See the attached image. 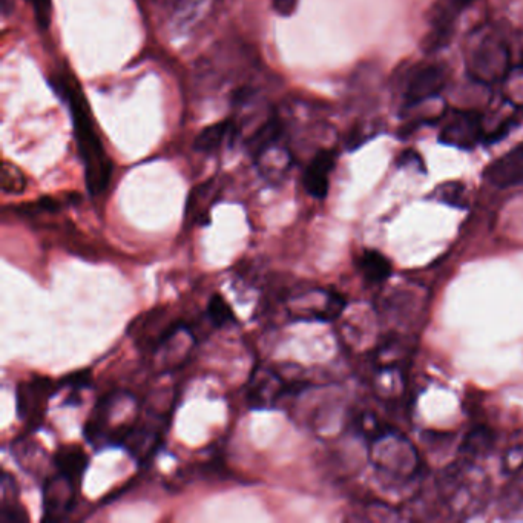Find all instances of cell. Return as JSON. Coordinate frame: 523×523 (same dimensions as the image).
I'll use <instances>...</instances> for the list:
<instances>
[{"mask_svg":"<svg viewBox=\"0 0 523 523\" xmlns=\"http://www.w3.org/2000/svg\"><path fill=\"white\" fill-rule=\"evenodd\" d=\"M333 168H335V154L330 149L316 152L304 172L303 183L307 194L318 200L326 198L329 194L330 172Z\"/></svg>","mask_w":523,"mask_h":523,"instance_id":"12","label":"cell"},{"mask_svg":"<svg viewBox=\"0 0 523 523\" xmlns=\"http://www.w3.org/2000/svg\"><path fill=\"white\" fill-rule=\"evenodd\" d=\"M59 384L60 389L65 387V389L71 390L76 395V393L82 392L83 389H86L91 384V372L89 370H79V372L66 376Z\"/></svg>","mask_w":523,"mask_h":523,"instance_id":"26","label":"cell"},{"mask_svg":"<svg viewBox=\"0 0 523 523\" xmlns=\"http://www.w3.org/2000/svg\"><path fill=\"white\" fill-rule=\"evenodd\" d=\"M484 137L482 117L473 111L450 112L439 134L441 143L464 151L476 148Z\"/></svg>","mask_w":523,"mask_h":523,"instance_id":"6","label":"cell"},{"mask_svg":"<svg viewBox=\"0 0 523 523\" xmlns=\"http://www.w3.org/2000/svg\"><path fill=\"white\" fill-rule=\"evenodd\" d=\"M206 313H208L212 326L217 327V329L226 327L227 324L235 323L234 310H232L231 304L227 303L226 298L220 295V293L212 295Z\"/></svg>","mask_w":523,"mask_h":523,"instance_id":"21","label":"cell"},{"mask_svg":"<svg viewBox=\"0 0 523 523\" xmlns=\"http://www.w3.org/2000/svg\"><path fill=\"white\" fill-rule=\"evenodd\" d=\"M346 307L341 295L333 292H312L298 297L293 306V316L301 320L332 321Z\"/></svg>","mask_w":523,"mask_h":523,"instance_id":"9","label":"cell"},{"mask_svg":"<svg viewBox=\"0 0 523 523\" xmlns=\"http://www.w3.org/2000/svg\"><path fill=\"white\" fill-rule=\"evenodd\" d=\"M504 83L507 99L514 105L523 106V65L511 68Z\"/></svg>","mask_w":523,"mask_h":523,"instance_id":"23","label":"cell"},{"mask_svg":"<svg viewBox=\"0 0 523 523\" xmlns=\"http://www.w3.org/2000/svg\"><path fill=\"white\" fill-rule=\"evenodd\" d=\"M284 125L283 120L272 114L269 119L264 120L261 125L254 129V132L247 137L246 148L252 157H257L263 149L272 143L280 142L283 139Z\"/></svg>","mask_w":523,"mask_h":523,"instance_id":"17","label":"cell"},{"mask_svg":"<svg viewBox=\"0 0 523 523\" xmlns=\"http://www.w3.org/2000/svg\"><path fill=\"white\" fill-rule=\"evenodd\" d=\"M464 57L468 76L481 85L504 82L513 68L507 40L490 25L477 28L468 36Z\"/></svg>","mask_w":523,"mask_h":523,"instance_id":"3","label":"cell"},{"mask_svg":"<svg viewBox=\"0 0 523 523\" xmlns=\"http://www.w3.org/2000/svg\"><path fill=\"white\" fill-rule=\"evenodd\" d=\"M484 178L499 189L523 185V146H517L490 163L485 168Z\"/></svg>","mask_w":523,"mask_h":523,"instance_id":"11","label":"cell"},{"mask_svg":"<svg viewBox=\"0 0 523 523\" xmlns=\"http://www.w3.org/2000/svg\"><path fill=\"white\" fill-rule=\"evenodd\" d=\"M53 464L57 473L70 477L71 481L82 485L83 474L88 468L89 458L79 445H65L54 453Z\"/></svg>","mask_w":523,"mask_h":523,"instance_id":"15","label":"cell"},{"mask_svg":"<svg viewBox=\"0 0 523 523\" xmlns=\"http://www.w3.org/2000/svg\"><path fill=\"white\" fill-rule=\"evenodd\" d=\"M297 7L298 0H274V10L283 17L292 16Z\"/></svg>","mask_w":523,"mask_h":523,"instance_id":"27","label":"cell"},{"mask_svg":"<svg viewBox=\"0 0 523 523\" xmlns=\"http://www.w3.org/2000/svg\"><path fill=\"white\" fill-rule=\"evenodd\" d=\"M25 520H28L27 510L19 504V499L4 500L0 510V522L24 523Z\"/></svg>","mask_w":523,"mask_h":523,"instance_id":"24","label":"cell"},{"mask_svg":"<svg viewBox=\"0 0 523 523\" xmlns=\"http://www.w3.org/2000/svg\"><path fill=\"white\" fill-rule=\"evenodd\" d=\"M465 2H467V4H468V2H470V0H465Z\"/></svg>","mask_w":523,"mask_h":523,"instance_id":"29","label":"cell"},{"mask_svg":"<svg viewBox=\"0 0 523 523\" xmlns=\"http://www.w3.org/2000/svg\"><path fill=\"white\" fill-rule=\"evenodd\" d=\"M220 185L217 180L204 181L189 195L185 217L189 224H208L209 212L217 201Z\"/></svg>","mask_w":523,"mask_h":523,"instance_id":"14","label":"cell"},{"mask_svg":"<svg viewBox=\"0 0 523 523\" xmlns=\"http://www.w3.org/2000/svg\"><path fill=\"white\" fill-rule=\"evenodd\" d=\"M11 454H13L20 468L33 474V476L42 473L48 462L45 450L30 438H20L14 444H11Z\"/></svg>","mask_w":523,"mask_h":523,"instance_id":"16","label":"cell"},{"mask_svg":"<svg viewBox=\"0 0 523 523\" xmlns=\"http://www.w3.org/2000/svg\"><path fill=\"white\" fill-rule=\"evenodd\" d=\"M447 85V71L438 65L419 66L405 88L407 105H419L438 96Z\"/></svg>","mask_w":523,"mask_h":523,"instance_id":"10","label":"cell"},{"mask_svg":"<svg viewBox=\"0 0 523 523\" xmlns=\"http://www.w3.org/2000/svg\"><path fill=\"white\" fill-rule=\"evenodd\" d=\"M168 424L169 413L163 415L149 410L145 415L139 416L123 448L131 454L135 462H139L140 465L148 464L160 448Z\"/></svg>","mask_w":523,"mask_h":523,"instance_id":"5","label":"cell"},{"mask_svg":"<svg viewBox=\"0 0 523 523\" xmlns=\"http://www.w3.org/2000/svg\"><path fill=\"white\" fill-rule=\"evenodd\" d=\"M359 270L369 283L381 284L392 275V263L378 250H366L359 257Z\"/></svg>","mask_w":523,"mask_h":523,"instance_id":"18","label":"cell"},{"mask_svg":"<svg viewBox=\"0 0 523 523\" xmlns=\"http://www.w3.org/2000/svg\"><path fill=\"white\" fill-rule=\"evenodd\" d=\"M0 10L5 17L10 16L11 11L14 10L13 0H0Z\"/></svg>","mask_w":523,"mask_h":523,"instance_id":"28","label":"cell"},{"mask_svg":"<svg viewBox=\"0 0 523 523\" xmlns=\"http://www.w3.org/2000/svg\"><path fill=\"white\" fill-rule=\"evenodd\" d=\"M34 11L37 25L40 30H48L51 25V13H53V2L51 0H27Z\"/></svg>","mask_w":523,"mask_h":523,"instance_id":"25","label":"cell"},{"mask_svg":"<svg viewBox=\"0 0 523 523\" xmlns=\"http://www.w3.org/2000/svg\"><path fill=\"white\" fill-rule=\"evenodd\" d=\"M0 188L7 195L24 194L27 189V177L22 169L10 162L2 163V174H0Z\"/></svg>","mask_w":523,"mask_h":523,"instance_id":"20","label":"cell"},{"mask_svg":"<svg viewBox=\"0 0 523 523\" xmlns=\"http://www.w3.org/2000/svg\"><path fill=\"white\" fill-rule=\"evenodd\" d=\"M60 390V384L47 376H33L16 389V410L20 421L36 430L47 413L48 402Z\"/></svg>","mask_w":523,"mask_h":523,"instance_id":"4","label":"cell"},{"mask_svg":"<svg viewBox=\"0 0 523 523\" xmlns=\"http://www.w3.org/2000/svg\"><path fill=\"white\" fill-rule=\"evenodd\" d=\"M56 89H59L60 94L70 105L77 146H79L80 158L85 166V181L89 194L94 197L102 195L111 183L112 162L94 128V120L89 111L88 102L76 80L60 79L59 83H56Z\"/></svg>","mask_w":523,"mask_h":523,"instance_id":"1","label":"cell"},{"mask_svg":"<svg viewBox=\"0 0 523 523\" xmlns=\"http://www.w3.org/2000/svg\"><path fill=\"white\" fill-rule=\"evenodd\" d=\"M80 485L70 477L56 473L43 484V520L59 522L73 511L79 496Z\"/></svg>","mask_w":523,"mask_h":523,"instance_id":"7","label":"cell"},{"mask_svg":"<svg viewBox=\"0 0 523 523\" xmlns=\"http://www.w3.org/2000/svg\"><path fill=\"white\" fill-rule=\"evenodd\" d=\"M229 135H234V122L232 120H223V122L215 123L209 128L203 129L197 135L194 142V149L198 152H212L220 148L221 143L226 140Z\"/></svg>","mask_w":523,"mask_h":523,"instance_id":"19","label":"cell"},{"mask_svg":"<svg viewBox=\"0 0 523 523\" xmlns=\"http://www.w3.org/2000/svg\"><path fill=\"white\" fill-rule=\"evenodd\" d=\"M290 385L284 382L277 373L260 369L250 378L247 385L246 401L254 410H269L280 402V399L290 392Z\"/></svg>","mask_w":523,"mask_h":523,"instance_id":"8","label":"cell"},{"mask_svg":"<svg viewBox=\"0 0 523 523\" xmlns=\"http://www.w3.org/2000/svg\"><path fill=\"white\" fill-rule=\"evenodd\" d=\"M255 160H257L260 174L272 183L283 180L289 172L290 166L293 165L292 152L281 143V140L263 149Z\"/></svg>","mask_w":523,"mask_h":523,"instance_id":"13","label":"cell"},{"mask_svg":"<svg viewBox=\"0 0 523 523\" xmlns=\"http://www.w3.org/2000/svg\"><path fill=\"white\" fill-rule=\"evenodd\" d=\"M137 419L139 412L134 396L116 390L97 401L93 412L86 419L83 435L89 445L97 450L123 447Z\"/></svg>","mask_w":523,"mask_h":523,"instance_id":"2","label":"cell"},{"mask_svg":"<svg viewBox=\"0 0 523 523\" xmlns=\"http://www.w3.org/2000/svg\"><path fill=\"white\" fill-rule=\"evenodd\" d=\"M435 198L442 203L453 206V208H465V188L459 181H450L445 185L439 186L435 191Z\"/></svg>","mask_w":523,"mask_h":523,"instance_id":"22","label":"cell"}]
</instances>
